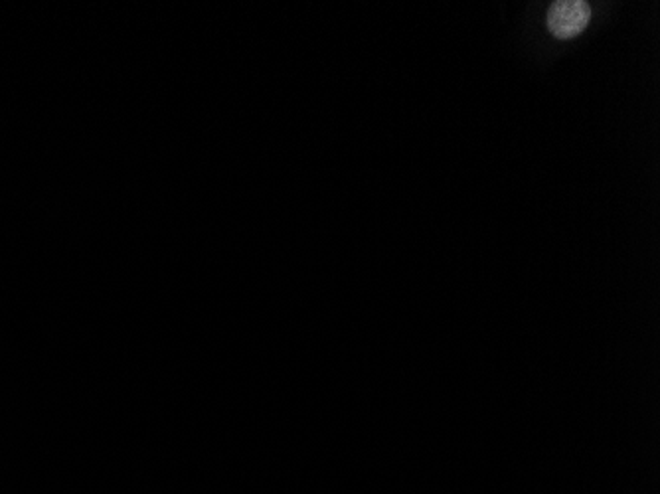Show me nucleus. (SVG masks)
I'll use <instances>...</instances> for the list:
<instances>
[{"label": "nucleus", "mask_w": 660, "mask_h": 494, "mask_svg": "<svg viewBox=\"0 0 660 494\" xmlns=\"http://www.w3.org/2000/svg\"><path fill=\"white\" fill-rule=\"evenodd\" d=\"M591 8L583 0H558L548 10V28L560 40H570L585 30Z\"/></svg>", "instance_id": "obj_1"}]
</instances>
